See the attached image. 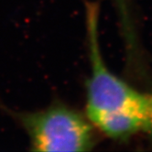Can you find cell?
I'll return each mask as SVG.
<instances>
[{"label":"cell","mask_w":152,"mask_h":152,"mask_svg":"<svg viewBox=\"0 0 152 152\" xmlns=\"http://www.w3.org/2000/svg\"><path fill=\"white\" fill-rule=\"evenodd\" d=\"M90 75L86 82V116L108 137L126 140L146 130L149 94H144L107 67L99 40V6H86Z\"/></svg>","instance_id":"cell-1"},{"label":"cell","mask_w":152,"mask_h":152,"mask_svg":"<svg viewBox=\"0 0 152 152\" xmlns=\"http://www.w3.org/2000/svg\"><path fill=\"white\" fill-rule=\"evenodd\" d=\"M29 138L33 151H89L95 146L94 125L60 102L33 112L9 111Z\"/></svg>","instance_id":"cell-2"},{"label":"cell","mask_w":152,"mask_h":152,"mask_svg":"<svg viewBox=\"0 0 152 152\" xmlns=\"http://www.w3.org/2000/svg\"><path fill=\"white\" fill-rule=\"evenodd\" d=\"M149 102H150V105H149L148 120V125H147L145 131H147L152 135V93H151V94H149Z\"/></svg>","instance_id":"cell-3"}]
</instances>
